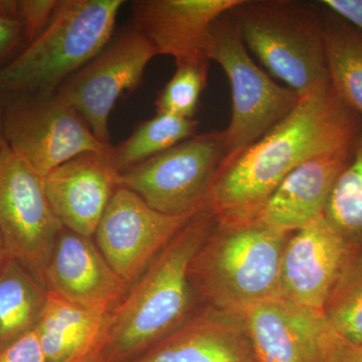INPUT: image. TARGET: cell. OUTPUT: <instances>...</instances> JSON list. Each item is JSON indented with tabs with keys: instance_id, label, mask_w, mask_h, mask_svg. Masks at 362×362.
Segmentation results:
<instances>
[{
	"instance_id": "12",
	"label": "cell",
	"mask_w": 362,
	"mask_h": 362,
	"mask_svg": "<svg viewBox=\"0 0 362 362\" xmlns=\"http://www.w3.org/2000/svg\"><path fill=\"white\" fill-rule=\"evenodd\" d=\"M240 317L255 362H327L339 337L325 312L282 296L259 302Z\"/></svg>"
},
{
	"instance_id": "8",
	"label": "cell",
	"mask_w": 362,
	"mask_h": 362,
	"mask_svg": "<svg viewBox=\"0 0 362 362\" xmlns=\"http://www.w3.org/2000/svg\"><path fill=\"white\" fill-rule=\"evenodd\" d=\"M6 144L42 177L86 152H109L77 112L52 94L6 95Z\"/></svg>"
},
{
	"instance_id": "31",
	"label": "cell",
	"mask_w": 362,
	"mask_h": 362,
	"mask_svg": "<svg viewBox=\"0 0 362 362\" xmlns=\"http://www.w3.org/2000/svg\"><path fill=\"white\" fill-rule=\"evenodd\" d=\"M65 362H108L102 354V347L98 346L95 349L88 350L83 354L74 356Z\"/></svg>"
},
{
	"instance_id": "26",
	"label": "cell",
	"mask_w": 362,
	"mask_h": 362,
	"mask_svg": "<svg viewBox=\"0 0 362 362\" xmlns=\"http://www.w3.org/2000/svg\"><path fill=\"white\" fill-rule=\"evenodd\" d=\"M61 0H18L16 18L23 25L26 45L39 37L51 23Z\"/></svg>"
},
{
	"instance_id": "5",
	"label": "cell",
	"mask_w": 362,
	"mask_h": 362,
	"mask_svg": "<svg viewBox=\"0 0 362 362\" xmlns=\"http://www.w3.org/2000/svg\"><path fill=\"white\" fill-rule=\"evenodd\" d=\"M122 0H61L39 37L0 69L6 95L52 94L113 37Z\"/></svg>"
},
{
	"instance_id": "4",
	"label": "cell",
	"mask_w": 362,
	"mask_h": 362,
	"mask_svg": "<svg viewBox=\"0 0 362 362\" xmlns=\"http://www.w3.org/2000/svg\"><path fill=\"white\" fill-rule=\"evenodd\" d=\"M230 14L247 51L300 99L330 87L319 2L240 0Z\"/></svg>"
},
{
	"instance_id": "25",
	"label": "cell",
	"mask_w": 362,
	"mask_h": 362,
	"mask_svg": "<svg viewBox=\"0 0 362 362\" xmlns=\"http://www.w3.org/2000/svg\"><path fill=\"white\" fill-rule=\"evenodd\" d=\"M209 64L197 62L176 66L175 75L157 97V112L194 119L199 98L207 84Z\"/></svg>"
},
{
	"instance_id": "33",
	"label": "cell",
	"mask_w": 362,
	"mask_h": 362,
	"mask_svg": "<svg viewBox=\"0 0 362 362\" xmlns=\"http://www.w3.org/2000/svg\"><path fill=\"white\" fill-rule=\"evenodd\" d=\"M6 259V249H4V240H2L1 233H0V266Z\"/></svg>"
},
{
	"instance_id": "2",
	"label": "cell",
	"mask_w": 362,
	"mask_h": 362,
	"mask_svg": "<svg viewBox=\"0 0 362 362\" xmlns=\"http://www.w3.org/2000/svg\"><path fill=\"white\" fill-rule=\"evenodd\" d=\"M214 223L209 207L195 214L110 312L102 343L107 361L144 352L187 321L192 304L190 265Z\"/></svg>"
},
{
	"instance_id": "9",
	"label": "cell",
	"mask_w": 362,
	"mask_h": 362,
	"mask_svg": "<svg viewBox=\"0 0 362 362\" xmlns=\"http://www.w3.org/2000/svg\"><path fill=\"white\" fill-rule=\"evenodd\" d=\"M63 228L47 199L44 177L4 145L0 152V233L6 258L20 262L42 283Z\"/></svg>"
},
{
	"instance_id": "19",
	"label": "cell",
	"mask_w": 362,
	"mask_h": 362,
	"mask_svg": "<svg viewBox=\"0 0 362 362\" xmlns=\"http://www.w3.org/2000/svg\"><path fill=\"white\" fill-rule=\"evenodd\" d=\"M109 314L90 310L47 291L35 328L47 362H65L101 346Z\"/></svg>"
},
{
	"instance_id": "23",
	"label": "cell",
	"mask_w": 362,
	"mask_h": 362,
	"mask_svg": "<svg viewBox=\"0 0 362 362\" xmlns=\"http://www.w3.org/2000/svg\"><path fill=\"white\" fill-rule=\"evenodd\" d=\"M197 126L194 119L157 112L156 117L140 123L128 139L112 146L109 156L118 171L123 173L192 137Z\"/></svg>"
},
{
	"instance_id": "29",
	"label": "cell",
	"mask_w": 362,
	"mask_h": 362,
	"mask_svg": "<svg viewBox=\"0 0 362 362\" xmlns=\"http://www.w3.org/2000/svg\"><path fill=\"white\" fill-rule=\"evenodd\" d=\"M319 4L362 35V0H322Z\"/></svg>"
},
{
	"instance_id": "27",
	"label": "cell",
	"mask_w": 362,
	"mask_h": 362,
	"mask_svg": "<svg viewBox=\"0 0 362 362\" xmlns=\"http://www.w3.org/2000/svg\"><path fill=\"white\" fill-rule=\"evenodd\" d=\"M18 0H0V69L16 56L25 44L23 25L16 18Z\"/></svg>"
},
{
	"instance_id": "30",
	"label": "cell",
	"mask_w": 362,
	"mask_h": 362,
	"mask_svg": "<svg viewBox=\"0 0 362 362\" xmlns=\"http://www.w3.org/2000/svg\"><path fill=\"white\" fill-rule=\"evenodd\" d=\"M327 362H362V344H356L338 337Z\"/></svg>"
},
{
	"instance_id": "18",
	"label": "cell",
	"mask_w": 362,
	"mask_h": 362,
	"mask_svg": "<svg viewBox=\"0 0 362 362\" xmlns=\"http://www.w3.org/2000/svg\"><path fill=\"white\" fill-rule=\"evenodd\" d=\"M354 147L320 154L300 164L262 207V220L290 233L322 216L338 178L349 165Z\"/></svg>"
},
{
	"instance_id": "10",
	"label": "cell",
	"mask_w": 362,
	"mask_h": 362,
	"mask_svg": "<svg viewBox=\"0 0 362 362\" xmlns=\"http://www.w3.org/2000/svg\"><path fill=\"white\" fill-rule=\"evenodd\" d=\"M156 56L148 40L129 28L112 37L100 54L56 93L84 119L99 141L111 145L109 118L116 102L139 87L147 66Z\"/></svg>"
},
{
	"instance_id": "11",
	"label": "cell",
	"mask_w": 362,
	"mask_h": 362,
	"mask_svg": "<svg viewBox=\"0 0 362 362\" xmlns=\"http://www.w3.org/2000/svg\"><path fill=\"white\" fill-rule=\"evenodd\" d=\"M197 213L162 214L121 187L97 226L98 249L128 285L134 284Z\"/></svg>"
},
{
	"instance_id": "14",
	"label": "cell",
	"mask_w": 362,
	"mask_h": 362,
	"mask_svg": "<svg viewBox=\"0 0 362 362\" xmlns=\"http://www.w3.org/2000/svg\"><path fill=\"white\" fill-rule=\"evenodd\" d=\"M344 243L324 214L288 240L280 271L281 296L324 311L344 267Z\"/></svg>"
},
{
	"instance_id": "1",
	"label": "cell",
	"mask_w": 362,
	"mask_h": 362,
	"mask_svg": "<svg viewBox=\"0 0 362 362\" xmlns=\"http://www.w3.org/2000/svg\"><path fill=\"white\" fill-rule=\"evenodd\" d=\"M362 116L332 87L301 98L289 115L258 141L221 163L209 207L216 218L261 211L283 180L312 157L352 148Z\"/></svg>"
},
{
	"instance_id": "3",
	"label": "cell",
	"mask_w": 362,
	"mask_h": 362,
	"mask_svg": "<svg viewBox=\"0 0 362 362\" xmlns=\"http://www.w3.org/2000/svg\"><path fill=\"white\" fill-rule=\"evenodd\" d=\"M289 233L262 220L259 213L216 218L190 265L194 280L211 306L242 315L281 296L280 271Z\"/></svg>"
},
{
	"instance_id": "7",
	"label": "cell",
	"mask_w": 362,
	"mask_h": 362,
	"mask_svg": "<svg viewBox=\"0 0 362 362\" xmlns=\"http://www.w3.org/2000/svg\"><path fill=\"white\" fill-rule=\"evenodd\" d=\"M225 158L223 131L195 134L121 173V187L162 214L197 213L209 206Z\"/></svg>"
},
{
	"instance_id": "13",
	"label": "cell",
	"mask_w": 362,
	"mask_h": 362,
	"mask_svg": "<svg viewBox=\"0 0 362 362\" xmlns=\"http://www.w3.org/2000/svg\"><path fill=\"white\" fill-rule=\"evenodd\" d=\"M240 0H136L133 28L157 56L175 59V65L209 62V33L214 21Z\"/></svg>"
},
{
	"instance_id": "20",
	"label": "cell",
	"mask_w": 362,
	"mask_h": 362,
	"mask_svg": "<svg viewBox=\"0 0 362 362\" xmlns=\"http://www.w3.org/2000/svg\"><path fill=\"white\" fill-rule=\"evenodd\" d=\"M47 290L16 259L0 266V351L35 329L47 301Z\"/></svg>"
},
{
	"instance_id": "28",
	"label": "cell",
	"mask_w": 362,
	"mask_h": 362,
	"mask_svg": "<svg viewBox=\"0 0 362 362\" xmlns=\"http://www.w3.org/2000/svg\"><path fill=\"white\" fill-rule=\"evenodd\" d=\"M0 362H47L33 329L0 351Z\"/></svg>"
},
{
	"instance_id": "17",
	"label": "cell",
	"mask_w": 362,
	"mask_h": 362,
	"mask_svg": "<svg viewBox=\"0 0 362 362\" xmlns=\"http://www.w3.org/2000/svg\"><path fill=\"white\" fill-rule=\"evenodd\" d=\"M132 362H255L242 317L207 307Z\"/></svg>"
},
{
	"instance_id": "32",
	"label": "cell",
	"mask_w": 362,
	"mask_h": 362,
	"mask_svg": "<svg viewBox=\"0 0 362 362\" xmlns=\"http://www.w3.org/2000/svg\"><path fill=\"white\" fill-rule=\"evenodd\" d=\"M4 107H6V94L0 90V152L6 144L4 135Z\"/></svg>"
},
{
	"instance_id": "6",
	"label": "cell",
	"mask_w": 362,
	"mask_h": 362,
	"mask_svg": "<svg viewBox=\"0 0 362 362\" xmlns=\"http://www.w3.org/2000/svg\"><path fill=\"white\" fill-rule=\"evenodd\" d=\"M207 58L221 66L232 90V116L223 130L226 160L258 141L289 115L300 97L277 84L255 63L230 11L211 26Z\"/></svg>"
},
{
	"instance_id": "22",
	"label": "cell",
	"mask_w": 362,
	"mask_h": 362,
	"mask_svg": "<svg viewBox=\"0 0 362 362\" xmlns=\"http://www.w3.org/2000/svg\"><path fill=\"white\" fill-rule=\"evenodd\" d=\"M323 214L344 243L346 258L342 271L362 267V124L351 159Z\"/></svg>"
},
{
	"instance_id": "15",
	"label": "cell",
	"mask_w": 362,
	"mask_h": 362,
	"mask_svg": "<svg viewBox=\"0 0 362 362\" xmlns=\"http://www.w3.org/2000/svg\"><path fill=\"white\" fill-rule=\"evenodd\" d=\"M47 291L90 310L110 313L127 296L123 280L90 238L64 228L45 268Z\"/></svg>"
},
{
	"instance_id": "24",
	"label": "cell",
	"mask_w": 362,
	"mask_h": 362,
	"mask_svg": "<svg viewBox=\"0 0 362 362\" xmlns=\"http://www.w3.org/2000/svg\"><path fill=\"white\" fill-rule=\"evenodd\" d=\"M324 312L340 337L362 344V267L342 272Z\"/></svg>"
},
{
	"instance_id": "21",
	"label": "cell",
	"mask_w": 362,
	"mask_h": 362,
	"mask_svg": "<svg viewBox=\"0 0 362 362\" xmlns=\"http://www.w3.org/2000/svg\"><path fill=\"white\" fill-rule=\"evenodd\" d=\"M322 8L331 87L345 104L362 116V35L342 18Z\"/></svg>"
},
{
	"instance_id": "16",
	"label": "cell",
	"mask_w": 362,
	"mask_h": 362,
	"mask_svg": "<svg viewBox=\"0 0 362 362\" xmlns=\"http://www.w3.org/2000/svg\"><path fill=\"white\" fill-rule=\"evenodd\" d=\"M109 152H86L45 176L47 199L66 230L93 237L121 187L120 171L112 163Z\"/></svg>"
}]
</instances>
